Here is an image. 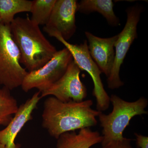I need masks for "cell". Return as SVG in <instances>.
<instances>
[{
  "label": "cell",
  "mask_w": 148,
  "mask_h": 148,
  "mask_svg": "<svg viewBox=\"0 0 148 148\" xmlns=\"http://www.w3.org/2000/svg\"><path fill=\"white\" fill-rule=\"evenodd\" d=\"M40 92H35L31 98L18 107L13 118L4 129L0 130V145L5 148H20L19 144H15V138L24 125L33 119L32 114L36 108L41 99Z\"/></svg>",
  "instance_id": "cell-10"
},
{
  "label": "cell",
  "mask_w": 148,
  "mask_h": 148,
  "mask_svg": "<svg viewBox=\"0 0 148 148\" xmlns=\"http://www.w3.org/2000/svg\"><path fill=\"white\" fill-rule=\"evenodd\" d=\"M56 0H34L32 1L31 19L39 26L47 24Z\"/></svg>",
  "instance_id": "cell-16"
},
{
  "label": "cell",
  "mask_w": 148,
  "mask_h": 148,
  "mask_svg": "<svg viewBox=\"0 0 148 148\" xmlns=\"http://www.w3.org/2000/svg\"><path fill=\"white\" fill-rule=\"evenodd\" d=\"M110 101L113 106L112 112L108 114L101 112L98 116L103 128L102 146L111 141L123 140V132L131 120L136 116L148 114L146 110L148 100L145 97L128 102L113 94L110 97Z\"/></svg>",
  "instance_id": "cell-3"
},
{
  "label": "cell",
  "mask_w": 148,
  "mask_h": 148,
  "mask_svg": "<svg viewBox=\"0 0 148 148\" xmlns=\"http://www.w3.org/2000/svg\"><path fill=\"white\" fill-rule=\"evenodd\" d=\"M91 100L63 102L51 96L44 103L42 126L51 137L57 139L65 132L88 128L97 124L101 112L92 108Z\"/></svg>",
  "instance_id": "cell-1"
},
{
  "label": "cell",
  "mask_w": 148,
  "mask_h": 148,
  "mask_svg": "<svg viewBox=\"0 0 148 148\" xmlns=\"http://www.w3.org/2000/svg\"><path fill=\"white\" fill-rule=\"evenodd\" d=\"M49 36L54 37L62 43L71 53L74 61L81 70L88 73L93 83L92 95L95 97L97 110L102 112L108 110L110 106V97L104 88L101 75L102 73L91 58L88 47L87 41L83 43L74 45L70 43L56 34H51Z\"/></svg>",
  "instance_id": "cell-5"
},
{
  "label": "cell",
  "mask_w": 148,
  "mask_h": 148,
  "mask_svg": "<svg viewBox=\"0 0 148 148\" xmlns=\"http://www.w3.org/2000/svg\"><path fill=\"white\" fill-rule=\"evenodd\" d=\"M103 138L100 132L90 127L75 131L65 132L57 139L56 148H90L102 143Z\"/></svg>",
  "instance_id": "cell-12"
},
{
  "label": "cell",
  "mask_w": 148,
  "mask_h": 148,
  "mask_svg": "<svg viewBox=\"0 0 148 148\" xmlns=\"http://www.w3.org/2000/svg\"><path fill=\"white\" fill-rule=\"evenodd\" d=\"M87 39L88 52L100 71L107 78L110 76L114 62V44L118 35L108 38H102L85 32Z\"/></svg>",
  "instance_id": "cell-11"
},
{
  "label": "cell",
  "mask_w": 148,
  "mask_h": 148,
  "mask_svg": "<svg viewBox=\"0 0 148 148\" xmlns=\"http://www.w3.org/2000/svg\"><path fill=\"white\" fill-rule=\"evenodd\" d=\"M137 147L148 148V137L138 133H135Z\"/></svg>",
  "instance_id": "cell-18"
},
{
  "label": "cell",
  "mask_w": 148,
  "mask_h": 148,
  "mask_svg": "<svg viewBox=\"0 0 148 148\" xmlns=\"http://www.w3.org/2000/svg\"><path fill=\"white\" fill-rule=\"evenodd\" d=\"M143 9L140 5H135L126 10L127 20L124 28L118 34L114 44L115 55L113 67L107 78L108 87L110 89H116L124 85L119 75L121 67L131 45L138 37L137 26Z\"/></svg>",
  "instance_id": "cell-6"
},
{
  "label": "cell",
  "mask_w": 148,
  "mask_h": 148,
  "mask_svg": "<svg viewBox=\"0 0 148 148\" xmlns=\"http://www.w3.org/2000/svg\"><path fill=\"white\" fill-rule=\"evenodd\" d=\"M32 1L29 0H0V16L1 22L10 24L16 14L31 12Z\"/></svg>",
  "instance_id": "cell-14"
},
{
  "label": "cell",
  "mask_w": 148,
  "mask_h": 148,
  "mask_svg": "<svg viewBox=\"0 0 148 148\" xmlns=\"http://www.w3.org/2000/svg\"><path fill=\"white\" fill-rule=\"evenodd\" d=\"M131 141V139L124 138L123 140L111 141L101 148H133Z\"/></svg>",
  "instance_id": "cell-17"
},
{
  "label": "cell",
  "mask_w": 148,
  "mask_h": 148,
  "mask_svg": "<svg viewBox=\"0 0 148 148\" xmlns=\"http://www.w3.org/2000/svg\"><path fill=\"white\" fill-rule=\"evenodd\" d=\"M73 60L71 53L65 48L58 51L42 68L28 72L21 85L25 92L36 88L40 92L48 88L63 76Z\"/></svg>",
  "instance_id": "cell-7"
},
{
  "label": "cell",
  "mask_w": 148,
  "mask_h": 148,
  "mask_svg": "<svg viewBox=\"0 0 148 148\" xmlns=\"http://www.w3.org/2000/svg\"><path fill=\"white\" fill-rule=\"evenodd\" d=\"M10 26L12 38L20 52V64L28 72L42 68L57 51L28 14L25 18H14Z\"/></svg>",
  "instance_id": "cell-2"
},
{
  "label": "cell",
  "mask_w": 148,
  "mask_h": 148,
  "mask_svg": "<svg viewBox=\"0 0 148 148\" xmlns=\"http://www.w3.org/2000/svg\"><path fill=\"white\" fill-rule=\"evenodd\" d=\"M112 0H82L77 4V11L88 14L92 12L101 14L110 25L117 26L119 18L115 14Z\"/></svg>",
  "instance_id": "cell-13"
},
{
  "label": "cell",
  "mask_w": 148,
  "mask_h": 148,
  "mask_svg": "<svg viewBox=\"0 0 148 148\" xmlns=\"http://www.w3.org/2000/svg\"><path fill=\"white\" fill-rule=\"evenodd\" d=\"M17 101L10 90L3 87L0 89V125L7 126L18 109Z\"/></svg>",
  "instance_id": "cell-15"
},
{
  "label": "cell",
  "mask_w": 148,
  "mask_h": 148,
  "mask_svg": "<svg viewBox=\"0 0 148 148\" xmlns=\"http://www.w3.org/2000/svg\"><path fill=\"white\" fill-rule=\"evenodd\" d=\"M77 4L75 0H56L43 31L48 35L57 34L65 40L71 39L76 30L75 14Z\"/></svg>",
  "instance_id": "cell-9"
},
{
  "label": "cell",
  "mask_w": 148,
  "mask_h": 148,
  "mask_svg": "<svg viewBox=\"0 0 148 148\" xmlns=\"http://www.w3.org/2000/svg\"><path fill=\"white\" fill-rule=\"evenodd\" d=\"M0 148H5V146L2 145H0Z\"/></svg>",
  "instance_id": "cell-19"
},
{
  "label": "cell",
  "mask_w": 148,
  "mask_h": 148,
  "mask_svg": "<svg viewBox=\"0 0 148 148\" xmlns=\"http://www.w3.org/2000/svg\"><path fill=\"white\" fill-rule=\"evenodd\" d=\"M0 22H1V16H0Z\"/></svg>",
  "instance_id": "cell-20"
},
{
  "label": "cell",
  "mask_w": 148,
  "mask_h": 148,
  "mask_svg": "<svg viewBox=\"0 0 148 148\" xmlns=\"http://www.w3.org/2000/svg\"><path fill=\"white\" fill-rule=\"evenodd\" d=\"M81 70L74 60L61 78L41 93V98L52 95L59 101L80 102L87 95V89L80 79Z\"/></svg>",
  "instance_id": "cell-8"
},
{
  "label": "cell",
  "mask_w": 148,
  "mask_h": 148,
  "mask_svg": "<svg viewBox=\"0 0 148 148\" xmlns=\"http://www.w3.org/2000/svg\"><path fill=\"white\" fill-rule=\"evenodd\" d=\"M20 58L10 24L0 22V85L10 90L21 86L28 72L21 66Z\"/></svg>",
  "instance_id": "cell-4"
}]
</instances>
